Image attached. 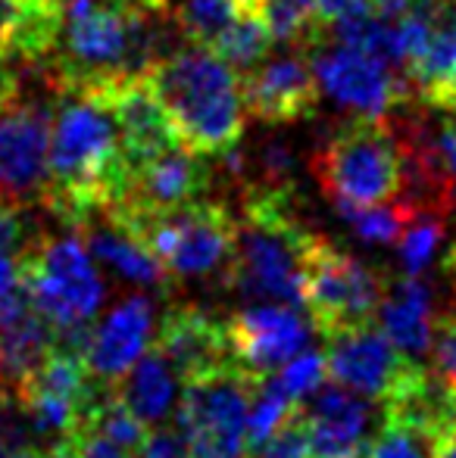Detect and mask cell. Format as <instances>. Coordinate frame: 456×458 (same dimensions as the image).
<instances>
[{
	"mask_svg": "<svg viewBox=\"0 0 456 458\" xmlns=\"http://www.w3.org/2000/svg\"><path fill=\"white\" fill-rule=\"evenodd\" d=\"M73 440L75 449H79V458H134L128 449L116 446L113 440L94 434V430H75Z\"/></svg>",
	"mask_w": 456,
	"mask_h": 458,
	"instance_id": "obj_31",
	"label": "cell"
},
{
	"mask_svg": "<svg viewBox=\"0 0 456 458\" xmlns=\"http://www.w3.org/2000/svg\"><path fill=\"white\" fill-rule=\"evenodd\" d=\"M310 331L313 321H306L300 306L247 302L226 321L231 362L254 377H266L310 346Z\"/></svg>",
	"mask_w": 456,
	"mask_h": 458,
	"instance_id": "obj_11",
	"label": "cell"
},
{
	"mask_svg": "<svg viewBox=\"0 0 456 458\" xmlns=\"http://www.w3.org/2000/svg\"><path fill=\"white\" fill-rule=\"evenodd\" d=\"M434 458H456V421L444 430V437H441L438 453H434Z\"/></svg>",
	"mask_w": 456,
	"mask_h": 458,
	"instance_id": "obj_36",
	"label": "cell"
},
{
	"mask_svg": "<svg viewBox=\"0 0 456 458\" xmlns=\"http://www.w3.org/2000/svg\"><path fill=\"white\" fill-rule=\"evenodd\" d=\"M428 109H438V113H451L456 115V69L447 75L441 85H434L426 97H419Z\"/></svg>",
	"mask_w": 456,
	"mask_h": 458,
	"instance_id": "obj_34",
	"label": "cell"
},
{
	"mask_svg": "<svg viewBox=\"0 0 456 458\" xmlns=\"http://www.w3.org/2000/svg\"><path fill=\"white\" fill-rule=\"evenodd\" d=\"M134 458H188L185 449V437L178 430V424H153L147 428L144 440H141Z\"/></svg>",
	"mask_w": 456,
	"mask_h": 458,
	"instance_id": "obj_30",
	"label": "cell"
},
{
	"mask_svg": "<svg viewBox=\"0 0 456 458\" xmlns=\"http://www.w3.org/2000/svg\"><path fill=\"white\" fill-rule=\"evenodd\" d=\"M444 275L451 277V284L456 287V243L447 250V256H444Z\"/></svg>",
	"mask_w": 456,
	"mask_h": 458,
	"instance_id": "obj_38",
	"label": "cell"
},
{
	"mask_svg": "<svg viewBox=\"0 0 456 458\" xmlns=\"http://www.w3.org/2000/svg\"><path fill=\"white\" fill-rule=\"evenodd\" d=\"M325 362H329V377L335 384L375 403L397 396L426 374L419 359H409L400 346H394V340L378 327L375 318L329 334Z\"/></svg>",
	"mask_w": 456,
	"mask_h": 458,
	"instance_id": "obj_9",
	"label": "cell"
},
{
	"mask_svg": "<svg viewBox=\"0 0 456 458\" xmlns=\"http://www.w3.org/2000/svg\"><path fill=\"white\" fill-rule=\"evenodd\" d=\"M444 430L426 418L382 405V424L372 434L363 458H434Z\"/></svg>",
	"mask_w": 456,
	"mask_h": 458,
	"instance_id": "obj_21",
	"label": "cell"
},
{
	"mask_svg": "<svg viewBox=\"0 0 456 458\" xmlns=\"http://www.w3.org/2000/svg\"><path fill=\"white\" fill-rule=\"evenodd\" d=\"M38 458H79V449H75L73 437H60V440L38 449Z\"/></svg>",
	"mask_w": 456,
	"mask_h": 458,
	"instance_id": "obj_35",
	"label": "cell"
},
{
	"mask_svg": "<svg viewBox=\"0 0 456 458\" xmlns=\"http://www.w3.org/2000/svg\"><path fill=\"white\" fill-rule=\"evenodd\" d=\"M407 10H422V13H447L451 0H378V16L397 19Z\"/></svg>",
	"mask_w": 456,
	"mask_h": 458,
	"instance_id": "obj_33",
	"label": "cell"
},
{
	"mask_svg": "<svg viewBox=\"0 0 456 458\" xmlns=\"http://www.w3.org/2000/svg\"><path fill=\"white\" fill-rule=\"evenodd\" d=\"M153 334V300L147 296H128L113 309L100 325L91 327L85 346V365L104 384H116L134 359L151 346Z\"/></svg>",
	"mask_w": 456,
	"mask_h": 458,
	"instance_id": "obj_17",
	"label": "cell"
},
{
	"mask_svg": "<svg viewBox=\"0 0 456 458\" xmlns=\"http://www.w3.org/2000/svg\"><path fill=\"white\" fill-rule=\"evenodd\" d=\"M22 284L31 306L54 331L94 325V315L107 300V284L94 268V256L73 228L60 237H38L29 243Z\"/></svg>",
	"mask_w": 456,
	"mask_h": 458,
	"instance_id": "obj_5",
	"label": "cell"
},
{
	"mask_svg": "<svg viewBox=\"0 0 456 458\" xmlns=\"http://www.w3.org/2000/svg\"><path fill=\"white\" fill-rule=\"evenodd\" d=\"M0 458H38L35 446H10V449H0Z\"/></svg>",
	"mask_w": 456,
	"mask_h": 458,
	"instance_id": "obj_37",
	"label": "cell"
},
{
	"mask_svg": "<svg viewBox=\"0 0 456 458\" xmlns=\"http://www.w3.org/2000/svg\"><path fill=\"white\" fill-rule=\"evenodd\" d=\"M25 79L10 100L0 103V199L16 209L41 206L56 109V97L31 94Z\"/></svg>",
	"mask_w": 456,
	"mask_h": 458,
	"instance_id": "obj_8",
	"label": "cell"
},
{
	"mask_svg": "<svg viewBox=\"0 0 456 458\" xmlns=\"http://www.w3.org/2000/svg\"><path fill=\"white\" fill-rule=\"evenodd\" d=\"M272 44H275V35L266 25V19H262L260 13H241V16L231 19L226 29L213 38L210 50H213L219 60H226L235 72H244V69L266 60Z\"/></svg>",
	"mask_w": 456,
	"mask_h": 458,
	"instance_id": "obj_22",
	"label": "cell"
},
{
	"mask_svg": "<svg viewBox=\"0 0 456 458\" xmlns=\"http://www.w3.org/2000/svg\"><path fill=\"white\" fill-rule=\"evenodd\" d=\"M275 377H279V384L291 393V399L304 403V399H310L313 393L325 384V377H329L325 352L310 350V346H306V350H300L294 359H288V362L275 371Z\"/></svg>",
	"mask_w": 456,
	"mask_h": 458,
	"instance_id": "obj_28",
	"label": "cell"
},
{
	"mask_svg": "<svg viewBox=\"0 0 456 458\" xmlns=\"http://www.w3.org/2000/svg\"><path fill=\"white\" fill-rule=\"evenodd\" d=\"M310 50L319 88L353 113L384 115L397 106H407L409 97H413L407 75H397V69L378 60V56H369L363 50L350 47V44L335 41V38H329V31Z\"/></svg>",
	"mask_w": 456,
	"mask_h": 458,
	"instance_id": "obj_10",
	"label": "cell"
},
{
	"mask_svg": "<svg viewBox=\"0 0 456 458\" xmlns=\"http://www.w3.org/2000/svg\"><path fill=\"white\" fill-rule=\"evenodd\" d=\"M247 458H310V424H306L304 403L291 409V415L266 437Z\"/></svg>",
	"mask_w": 456,
	"mask_h": 458,
	"instance_id": "obj_27",
	"label": "cell"
},
{
	"mask_svg": "<svg viewBox=\"0 0 456 458\" xmlns=\"http://www.w3.org/2000/svg\"><path fill=\"white\" fill-rule=\"evenodd\" d=\"M75 231H79V237L85 241L88 253L104 268H110L116 277H122V281L157 290V293H169V287L176 284V277L166 272L163 262H159L151 250L141 247L128 231L113 225L110 218L94 216Z\"/></svg>",
	"mask_w": 456,
	"mask_h": 458,
	"instance_id": "obj_18",
	"label": "cell"
},
{
	"mask_svg": "<svg viewBox=\"0 0 456 458\" xmlns=\"http://www.w3.org/2000/svg\"><path fill=\"white\" fill-rule=\"evenodd\" d=\"M432 362L434 377L456 396V306L447 309L444 315H434L432 331Z\"/></svg>",
	"mask_w": 456,
	"mask_h": 458,
	"instance_id": "obj_29",
	"label": "cell"
},
{
	"mask_svg": "<svg viewBox=\"0 0 456 458\" xmlns=\"http://www.w3.org/2000/svg\"><path fill=\"white\" fill-rule=\"evenodd\" d=\"M310 234L297 216L294 184L244 187V218L222 275L226 287L247 302L304 306V250Z\"/></svg>",
	"mask_w": 456,
	"mask_h": 458,
	"instance_id": "obj_2",
	"label": "cell"
},
{
	"mask_svg": "<svg viewBox=\"0 0 456 458\" xmlns=\"http://www.w3.org/2000/svg\"><path fill=\"white\" fill-rule=\"evenodd\" d=\"M319 19L325 25L338 22L347 16H366V13H375L378 16V0H316Z\"/></svg>",
	"mask_w": 456,
	"mask_h": 458,
	"instance_id": "obj_32",
	"label": "cell"
},
{
	"mask_svg": "<svg viewBox=\"0 0 456 458\" xmlns=\"http://www.w3.org/2000/svg\"><path fill=\"white\" fill-rule=\"evenodd\" d=\"M82 94L98 97L110 109L128 169H134V165L147 163V159L159 157V153L172 150L178 144L176 125L166 115L157 94L151 91V85L144 81V75L113 79L104 81V85L85 88Z\"/></svg>",
	"mask_w": 456,
	"mask_h": 458,
	"instance_id": "obj_13",
	"label": "cell"
},
{
	"mask_svg": "<svg viewBox=\"0 0 456 458\" xmlns=\"http://www.w3.org/2000/svg\"><path fill=\"white\" fill-rule=\"evenodd\" d=\"M244 113L266 125H291V122L316 115L323 88L304 54H285L275 60L237 72Z\"/></svg>",
	"mask_w": 456,
	"mask_h": 458,
	"instance_id": "obj_12",
	"label": "cell"
},
{
	"mask_svg": "<svg viewBox=\"0 0 456 458\" xmlns=\"http://www.w3.org/2000/svg\"><path fill=\"white\" fill-rule=\"evenodd\" d=\"M306 424H310V458H363L369 446L372 434H375V405L369 396L347 390L335 384L319 386L304 399Z\"/></svg>",
	"mask_w": 456,
	"mask_h": 458,
	"instance_id": "obj_14",
	"label": "cell"
},
{
	"mask_svg": "<svg viewBox=\"0 0 456 458\" xmlns=\"http://www.w3.org/2000/svg\"><path fill=\"white\" fill-rule=\"evenodd\" d=\"M256 380L235 362L185 380L176 424L188 458H247V405Z\"/></svg>",
	"mask_w": 456,
	"mask_h": 458,
	"instance_id": "obj_7",
	"label": "cell"
},
{
	"mask_svg": "<svg viewBox=\"0 0 456 458\" xmlns=\"http://www.w3.org/2000/svg\"><path fill=\"white\" fill-rule=\"evenodd\" d=\"M213 184V172L201 153L176 144L128 172V187L116 206L141 212H169L201 199Z\"/></svg>",
	"mask_w": 456,
	"mask_h": 458,
	"instance_id": "obj_15",
	"label": "cell"
},
{
	"mask_svg": "<svg viewBox=\"0 0 456 458\" xmlns=\"http://www.w3.org/2000/svg\"><path fill=\"white\" fill-rule=\"evenodd\" d=\"M128 163L110 109L91 94L60 91L47 147L41 206L66 228L113 209L128 187Z\"/></svg>",
	"mask_w": 456,
	"mask_h": 458,
	"instance_id": "obj_1",
	"label": "cell"
},
{
	"mask_svg": "<svg viewBox=\"0 0 456 458\" xmlns=\"http://www.w3.org/2000/svg\"><path fill=\"white\" fill-rule=\"evenodd\" d=\"M29 241H25L22 209L0 199V293L22 284V259Z\"/></svg>",
	"mask_w": 456,
	"mask_h": 458,
	"instance_id": "obj_25",
	"label": "cell"
},
{
	"mask_svg": "<svg viewBox=\"0 0 456 458\" xmlns=\"http://www.w3.org/2000/svg\"><path fill=\"white\" fill-rule=\"evenodd\" d=\"M441 237H444V222L434 212H419L407 231L400 234V266L403 275H422L426 266L432 262L434 250H438Z\"/></svg>",
	"mask_w": 456,
	"mask_h": 458,
	"instance_id": "obj_26",
	"label": "cell"
},
{
	"mask_svg": "<svg viewBox=\"0 0 456 458\" xmlns=\"http://www.w3.org/2000/svg\"><path fill=\"white\" fill-rule=\"evenodd\" d=\"M338 216L353 228V234L366 243H397L407 225L419 216L413 203H378V206H353L347 199H331Z\"/></svg>",
	"mask_w": 456,
	"mask_h": 458,
	"instance_id": "obj_23",
	"label": "cell"
},
{
	"mask_svg": "<svg viewBox=\"0 0 456 458\" xmlns=\"http://www.w3.org/2000/svg\"><path fill=\"white\" fill-rule=\"evenodd\" d=\"M113 390L138 415V421L153 428V424H163L176 411L178 396H182V377L176 374V368L166 362L163 352L151 344L134 359V365L116 380Z\"/></svg>",
	"mask_w": 456,
	"mask_h": 458,
	"instance_id": "obj_20",
	"label": "cell"
},
{
	"mask_svg": "<svg viewBox=\"0 0 456 458\" xmlns=\"http://www.w3.org/2000/svg\"><path fill=\"white\" fill-rule=\"evenodd\" d=\"M375 321L394 346H400L409 359H422L432 350L434 331V293L422 275H403L397 284H388Z\"/></svg>",
	"mask_w": 456,
	"mask_h": 458,
	"instance_id": "obj_19",
	"label": "cell"
},
{
	"mask_svg": "<svg viewBox=\"0 0 456 458\" xmlns=\"http://www.w3.org/2000/svg\"><path fill=\"white\" fill-rule=\"evenodd\" d=\"M388 275L366 266L323 234H310L304 250V306L313 331L323 337L372 321L388 293Z\"/></svg>",
	"mask_w": 456,
	"mask_h": 458,
	"instance_id": "obj_6",
	"label": "cell"
},
{
	"mask_svg": "<svg viewBox=\"0 0 456 458\" xmlns=\"http://www.w3.org/2000/svg\"><path fill=\"white\" fill-rule=\"evenodd\" d=\"M241 13H260V0H185L172 16L185 41L210 47L213 38Z\"/></svg>",
	"mask_w": 456,
	"mask_h": 458,
	"instance_id": "obj_24",
	"label": "cell"
},
{
	"mask_svg": "<svg viewBox=\"0 0 456 458\" xmlns=\"http://www.w3.org/2000/svg\"><path fill=\"white\" fill-rule=\"evenodd\" d=\"M144 81L172 119L178 144L201 157H222L244 138L237 72L203 44H185L147 69Z\"/></svg>",
	"mask_w": 456,
	"mask_h": 458,
	"instance_id": "obj_3",
	"label": "cell"
},
{
	"mask_svg": "<svg viewBox=\"0 0 456 458\" xmlns=\"http://www.w3.org/2000/svg\"><path fill=\"white\" fill-rule=\"evenodd\" d=\"M313 175L329 199L353 206L391 203L407 184L403 144L382 115H357L313 153Z\"/></svg>",
	"mask_w": 456,
	"mask_h": 458,
	"instance_id": "obj_4",
	"label": "cell"
},
{
	"mask_svg": "<svg viewBox=\"0 0 456 458\" xmlns=\"http://www.w3.org/2000/svg\"><path fill=\"white\" fill-rule=\"evenodd\" d=\"M151 344L163 352L166 362L176 368L182 384L231 362L226 321L191 306V302H178V306L166 309L163 321L157 327V337Z\"/></svg>",
	"mask_w": 456,
	"mask_h": 458,
	"instance_id": "obj_16",
	"label": "cell"
}]
</instances>
